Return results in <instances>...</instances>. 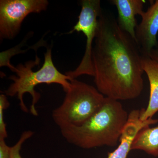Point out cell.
<instances>
[{
	"instance_id": "6",
	"label": "cell",
	"mask_w": 158,
	"mask_h": 158,
	"mask_svg": "<svg viewBox=\"0 0 158 158\" xmlns=\"http://www.w3.org/2000/svg\"><path fill=\"white\" fill-rule=\"evenodd\" d=\"M47 0H1L0 39L12 40L19 34L24 20L31 13L47 9Z\"/></svg>"
},
{
	"instance_id": "1",
	"label": "cell",
	"mask_w": 158,
	"mask_h": 158,
	"mask_svg": "<svg viewBox=\"0 0 158 158\" xmlns=\"http://www.w3.org/2000/svg\"><path fill=\"white\" fill-rule=\"evenodd\" d=\"M142 57L136 40L120 28L113 13L102 9L92 51L97 90L118 101L140 96L144 88Z\"/></svg>"
},
{
	"instance_id": "2",
	"label": "cell",
	"mask_w": 158,
	"mask_h": 158,
	"mask_svg": "<svg viewBox=\"0 0 158 158\" xmlns=\"http://www.w3.org/2000/svg\"><path fill=\"white\" fill-rule=\"evenodd\" d=\"M128 118L120 102L105 97L101 108L84 123L60 129L69 143L81 148L113 147L119 142Z\"/></svg>"
},
{
	"instance_id": "12",
	"label": "cell",
	"mask_w": 158,
	"mask_h": 158,
	"mask_svg": "<svg viewBox=\"0 0 158 158\" xmlns=\"http://www.w3.org/2000/svg\"><path fill=\"white\" fill-rule=\"evenodd\" d=\"M9 106L7 97L4 94L0 95V139H6L8 137L6 125L4 120V111Z\"/></svg>"
},
{
	"instance_id": "7",
	"label": "cell",
	"mask_w": 158,
	"mask_h": 158,
	"mask_svg": "<svg viewBox=\"0 0 158 158\" xmlns=\"http://www.w3.org/2000/svg\"><path fill=\"white\" fill-rule=\"evenodd\" d=\"M141 22L135 29L136 40L142 56H149L155 47L157 48L158 0L151 5L146 11L140 15Z\"/></svg>"
},
{
	"instance_id": "14",
	"label": "cell",
	"mask_w": 158,
	"mask_h": 158,
	"mask_svg": "<svg viewBox=\"0 0 158 158\" xmlns=\"http://www.w3.org/2000/svg\"><path fill=\"white\" fill-rule=\"evenodd\" d=\"M5 140L0 139V158H11V147L7 145Z\"/></svg>"
},
{
	"instance_id": "5",
	"label": "cell",
	"mask_w": 158,
	"mask_h": 158,
	"mask_svg": "<svg viewBox=\"0 0 158 158\" xmlns=\"http://www.w3.org/2000/svg\"><path fill=\"white\" fill-rule=\"evenodd\" d=\"M81 3V10L78 20L68 34L82 32L86 37V48L84 56L78 67L73 71L65 73L72 80L83 75L94 76L92 58L93 44L98 27V17L102 11L100 0H82Z\"/></svg>"
},
{
	"instance_id": "15",
	"label": "cell",
	"mask_w": 158,
	"mask_h": 158,
	"mask_svg": "<svg viewBox=\"0 0 158 158\" xmlns=\"http://www.w3.org/2000/svg\"><path fill=\"white\" fill-rule=\"evenodd\" d=\"M149 56L153 61L158 64V48L153 49L151 52Z\"/></svg>"
},
{
	"instance_id": "9",
	"label": "cell",
	"mask_w": 158,
	"mask_h": 158,
	"mask_svg": "<svg viewBox=\"0 0 158 158\" xmlns=\"http://www.w3.org/2000/svg\"><path fill=\"white\" fill-rule=\"evenodd\" d=\"M118 11V24L123 31L136 40L135 29L137 25L136 15L141 14L145 1L143 0H113Z\"/></svg>"
},
{
	"instance_id": "11",
	"label": "cell",
	"mask_w": 158,
	"mask_h": 158,
	"mask_svg": "<svg viewBox=\"0 0 158 158\" xmlns=\"http://www.w3.org/2000/svg\"><path fill=\"white\" fill-rule=\"evenodd\" d=\"M131 150L143 151L150 155L158 156V125L140 130L133 141Z\"/></svg>"
},
{
	"instance_id": "8",
	"label": "cell",
	"mask_w": 158,
	"mask_h": 158,
	"mask_svg": "<svg viewBox=\"0 0 158 158\" xmlns=\"http://www.w3.org/2000/svg\"><path fill=\"white\" fill-rule=\"evenodd\" d=\"M141 110H134L129 114L127 123L120 137L119 145L114 151L109 153L108 158H127L131 150L133 141L138 132L144 127L158 122V119L152 118L146 121H141Z\"/></svg>"
},
{
	"instance_id": "10",
	"label": "cell",
	"mask_w": 158,
	"mask_h": 158,
	"mask_svg": "<svg viewBox=\"0 0 158 158\" xmlns=\"http://www.w3.org/2000/svg\"><path fill=\"white\" fill-rule=\"evenodd\" d=\"M142 65L148 77L150 90L147 107L141 110L140 119L144 121L152 118L158 111V64L149 56H142Z\"/></svg>"
},
{
	"instance_id": "4",
	"label": "cell",
	"mask_w": 158,
	"mask_h": 158,
	"mask_svg": "<svg viewBox=\"0 0 158 158\" xmlns=\"http://www.w3.org/2000/svg\"><path fill=\"white\" fill-rule=\"evenodd\" d=\"M70 87L62 104L52 112V118L59 127L79 126L102 106L105 97L96 88L76 79L69 81Z\"/></svg>"
},
{
	"instance_id": "3",
	"label": "cell",
	"mask_w": 158,
	"mask_h": 158,
	"mask_svg": "<svg viewBox=\"0 0 158 158\" xmlns=\"http://www.w3.org/2000/svg\"><path fill=\"white\" fill-rule=\"evenodd\" d=\"M52 52V48H48L44 54V62L42 66L37 71H33L32 69L39 65L40 59L37 56L34 61H28L25 64H19L15 72L16 76H11L9 77L13 83L5 90L7 96L17 95L21 109L25 113L28 112V109L24 102L23 95L27 93L30 94L32 98L30 112L34 116L38 115L35 106L40 96V94L35 90L37 85L42 84H58L62 86L65 92L70 87L69 81L72 79L58 70L53 62Z\"/></svg>"
},
{
	"instance_id": "13",
	"label": "cell",
	"mask_w": 158,
	"mask_h": 158,
	"mask_svg": "<svg viewBox=\"0 0 158 158\" xmlns=\"http://www.w3.org/2000/svg\"><path fill=\"white\" fill-rule=\"evenodd\" d=\"M34 133L32 131H27L22 134L16 144L11 147V158H23L20 154L23 144L33 136Z\"/></svg>"
}]
</instances>
